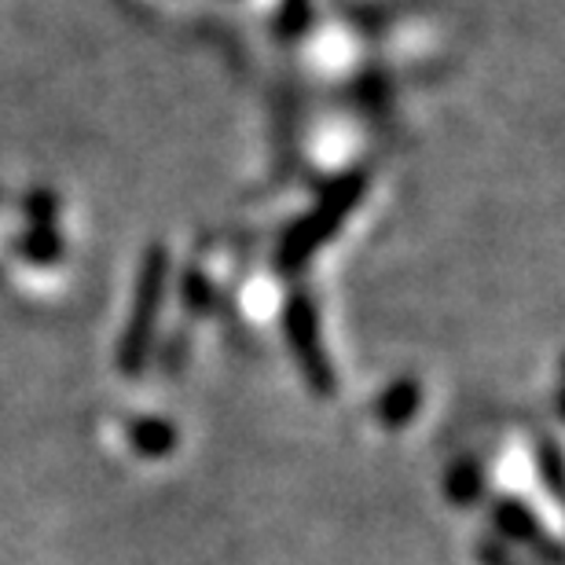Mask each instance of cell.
Masks as SVG:
<instances>
[{"mask_svg":"<svg viewBox=\"0 0 565 565\" xmlns=\"http://www.w3.org/2000/svg\"><path fill=\"white\" fill-rule=\"evenodd\" d=\"M184 294H188V301H191V309H195V312H206L213 305V290L202 282V276H191L184 282Z\"/></svg>","mask_w":565,"mask_h":565,"instance_id":"13","label":"cell"},{"mask_svg":"<svg viewBox=\"0 0 565 565\" xmlns=\"http://www.w3.org/2000/svg\"><path fill=\"white\" fill-rule=\"evenodd\" d=\"M536 462H540V473H544L551 500H562V448H558V440H551V437L540 440Z\"/></svg>","mask_w":565,"mask_h":565,"instance_id":"9","label":"cell"},{"mask_svg":"<svg viewBox=\"0 0 565 565\" xmlns=\"http://www.w3.org/2000/svg\"><path fill=\"white\" fill-rule=\"evenodd\" d=\"M312 11H309V0H282V19H279V30L282 33H301L305 26H309Z\"/></svg>","mask_w":565,"mask_h":565,"instance_id":"10","label":"cell"},{"mask_svg":"<svg viewBox=\"0 0 565 565\" xmlns=\"http://www.w3.org/2000/svg\"><path fill=\"white\" fill-rule=\"evenodd\" d=\"M473 555L481 558V565H522L514 555H511V547L503 544L500 536H492V540H481L478 544V551Z\"/></svg>","mask_w":565,"mask_h":565,"instance_id":"12","label":"cell"},{"mask_svg":"<svg viewBox=\"0 0 565 565\" xmlns=\"http://www.w3.org/2000/svg\"><path fill=\"white\" fill-rule=\"evenodd\" d=\"M282 334H287L290 356L298 364L301 379L309 382V390L320 401H331L338 393V375L334 364L323 349L320 338V312H316V301L309 290H294L287 298V309H282Z\"/></svg>","mask_w":565,"mask_h":565,"instance_id":"3","label":"cell"},{"mask_svg":"<svg viewBox=\"0 0 565 565\" xmlns=\"http://www.w3.org/2000/svg\"><path fill=\"white\" fill-rule=\"evenodd\" d=\"M445 492H448L459 507H467V503H473V500H481V492H484V473H481L478 462H473V459H459L456 467L448 470Z\"/></svg>","mask_w":565,"mask_h":565,"instance_id":"8","label":"cell"},{"mask_svg":"<svg viewBox=\"0 0 565 565\" xmlns=\"http://www.w3.org/2000/svg\"><path fill=\"white\" fill-rule=\"evenodd\" d=\"M364 195H367L364 169H353V173H342L338 180H331V184L320 191V199L309 206V213L298 217L287 232H282V239L276 246L279 273L298 276L301 268L323 250V243L342 232L345 217L360 206V199Z\"/></svg>","mask_w":565,"mask_h":565,"instance_id":"1","label":"cell"},{"mask_svg":"<svg viewBox=\"0 0 565 565\" xmlns=\"http://www.w3.org/2000/svg\"><path fill=\"white\" fill-rule=\"evenodd\" d=\"M129 440L143 459H166L169 451L177 448L180 437H177V426L162 419V415H140V419H132L129 426Z\"/></svg>","mask_w":565,"mask_h":565,"instance_id":"6","label":"cell"},{"mask_svg":"<svg viewBox=\"0 0 565 565\" xmlns=\"http://www.w3.org/2000/svg\"><path fill=\"white\" fill-rule=\"evenodd\" d=\"M169 290V254L162 243H151L140 262L137 287H132V312L126 320L118 342V371L129 379H137L147 367V360L154 353V331L162 320V305Z\"/></svg>","mask_w":565,"mask_h":565,"instance_id":"2","label":"cell"},{"mask_svg":"<svg viewBox=\"0 0 565 565\" xmlns=\"http://www.w3.org/2000/svg\"><path fill=\"white\" fill-rule=\"evenodd\" d=\"M19 257H26L30 265H52L63 257V239L52 224H30V232L19 239Z\"/></svg>","mask_w":565,"mask_h":565,"instance_id":"7","label":"cell"},{"mask_svg":"<svg viewBox=\"0 0 565 565\" xmlns=\"http://www.w3.org/2000/svg\"><path fill=\"white\" fill-rule=\"evenodd\" d=\"M423 408V386L415 379H397L382 390L375 404V419L386 429H404Z\"/></svg>","mask_w":565,"mask_h":565,"instance_id":"5","label":"cell"},{"mask_svg":"<svg viewBox=\"0 0 565 565\" xmlns=\"http://www.w3.org/2000/svg\"><path fill=\"white\" fill-rule=\"evenodd\" d=\"M492 525L503 544L525 547L540 565H562V544L555 540V533L540 522L536 511L525 500H518V495H500V500H492Z\"/></svg>","mask_w":565,"mask_h":565,"instance_id":"4","label":"cell"},{"mask_svg":"<svg viewBox=\"0 0 565 565\" xmlns=\"http://www.w3.org/2000/svg\"><path fill=\"white\" fill-rule=\"evenodd\" d=\"M26 217L30 224H52L55 221V195L52 191H33V195L26 199Z\"/></svg>","mask_w":565,"mask_h":565,"instance_id":"11","label":"cell"}]
</instances>
